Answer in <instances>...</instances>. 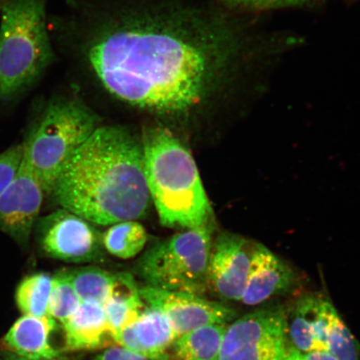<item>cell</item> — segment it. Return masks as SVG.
<instances>
[{
    "mask_svg": "<svg viewBox=\"0 0 360 360\" xmlns=\"http://www.w3.org/2000/svg\"><path fill=\"white\" fill-rule=\"evenodd\" d=\"M253 249L245 238L236 233L219 235L211 250L207 290L222 300L241 301Z\"/></svg>",
    "mask_w": 360,
    "mask_h": 360,
    "instance_id": "11",
    "label": "cell"
},
{
    "mask_svg": "<svg viewBox=\"0 0 360 360\" xmlns=\"http://www.w3.org/2000/svg\"><path fill=\"white\" fill-rule=\"evenodd\" d=\"M224 1L236 4H254V6H282L300 3L304 0H224Z\"/></svg>",
    "mask_w": 360,
    "mask_h": 360,
    "instance_id": "27",
    "label": "cell"
},
{
    "mask_svg": "<svg viewBox=\"0 0 360 360\" xmlns=\"http://www.w3.org/2000/svg\"><path fill=\"white\" fill-rule=\"evenodd\" d=\"M45 193L24 160L15 177L0 195V231L27 246L37 224Z\"/></svg>",
    "mask_w": 360,
    "mask_h": 360,
    "instance_id": "10",
    "label": "cell"
},
{
    "mask_svg": "<svg viewBox=\"0 0 360 360\" xmlns=\"http://www.w3.org/2000/svg\"><path fill=\"white\" fill-rule=\"evenodd\" d=\"M52 278L45 273L32 274L24 278L16 290L18 307L24 315L44 316L49 314V299Z\"/></svg>",
    "mask_w": 360,
    "mask_h": 360,
    "instance_id": "21",
    "label": "cell"
},
{
    "mask_svg": "<svg viewBox=\"0 0 360 360\" xmlns=\"http://www.w3.org/2000/svg\"><path fill=\"white\" fill-rule=\"evenodd\" d=\"M229 323L202 326L180 336L174 341L176 360H218Z\"/></svg>",
    "mask_w": 360,
    "mask_h": 360,
    "instance_id": "18",
    "label": "cell"
},
{
    "mask_svg": "<svg viewBox=\"0 0 360 360\" xmlns=\"http://www.w3.org/2000/svg\"><path fill=\"white\" fill-rule=\"evenodd\" d=\"M48 0H8L0 24V101L20 96L56 60L47 28Z\"/></svg>",
    "mask_w": 360,
    "mask_h": 360,
    "instance_id": "4",
    "label": "cell"
},
{
    "mask_svg": "<svg viewBox=\"0 0 360 360\" xmlns=\"http://www.w3.org/2000/svg\"><path fill=\"white\" fill-rule=\"evenodd\" d=\"M89 360H172L169 354L160 355H145L134 352V351L128 349L111 346L107 348L102 353L96 355Z\"/></svg>",
    "mask_w": 360,
    "mask_h": 360,
    "instance_id": "25",
    "label": "cell"
},
{
    "mask_svg": "<svg viewBox=\"0 0 360 360\" xmlns=\"http://www.w3.org/2000/svg\"><path fill=\"white\" fill-rule=\"evenodd\" d=\"M8 0H0V11H2L4 4L7 3Z\"/></svg>",
    "mask_w": 360,
    "mask_h": 360,
    "instance_id": "29",
    "label": "cell"
},
{
    "mask_svg": "<svg viewBox=\"0 0 360 360\" xmlns=\"http://www.w3.org/2000/svg\"><path fill=\"white\" fill-rule=\"evenodd\" d=\"M36 233L49 258L68 263L98 262L103 258L102 233L96 225L65 209L38 219Z\"/></svg>",
    "mask_w": 360,
    "mask_h": 360,
    "instance_id": "8",
    "label": "cell"
},
{
    "mask_svg": "<svg viewBox=\"0 0 360 360\" xmlns=\"http://www.w3.org/2000/svg\"><path fill=\"white\" fill-rule=\"evenodd\" d=\"M286 346L285 309L270 306L229 323L218 360H282Z\"/></svg>",
    "mask_w": 360,
    "mask_h": 360,
    "instance_id": "7",
    "label": "cell"
},
{
    "mask_svg": "<svg viewBox=\"0 0 360 360\" xmlns=\"http://www.w3.org/2000/svg\"><path fill=\"white\" fill-rule=\"evenodd\" d=\"M334 305L321 295H306L285 314L286 340L301 352H327L326 339L330 315Z\"/></svg>",
    "mask_w": 360,
    "mask_h": 360,
    "instance_id": "12",
    "label": "cell"
},
{
    "mask_svg": "<svg viewBox=\"0 0 360 360\" xmlns=\"http://www.w3.org/2000/svg\"><path fill=\"white\" fill-rule=\"evenodd\" d=\"M145 307L131 274L117 273L110 298L103 304L112 338L136 321Z\"/></svg>",
    "mask_w": 360,
    "mask_h": 360,
    "instance_id": "17",
    "label": "cell"
},
{
    "mask_svg": "<svg viewBox=\"0 0 360 360\" xmlns=\"http://www.w3.org/2000/svg\"><path fill=\"white\" fill-rule=\"evenodd\" d=\"M0 360H6V359H4L3 357L2 358L0 357Z\"/></svg>",
    "mask_w": 360,
    "mask_h": 360,
    "instance_id": "30",
    "label": "cell"
},
{
    "mask_svg": "<svg viewBox=\"0 0 360 360\" xmlns=\"http://www.w3.org/2000/svg\"><path fill=\"white\" fill-rule=\"evenodd\" d=\"M212 232L210 222L155 243L139 260V276L156 289L204 295Z\"/></svg>",
    "mask_w": 360,
    "mask_h": 360,
    "instance_id": "6",
    "label": "cell"
},
{
    "mask_svg": "<svg viewBox=\"0 0 360 360\" xmlns=\"http://www.w3.org/2000/svg\"><path fill=\"white\" fill-rule=\"evenodd\" d=\"M81 302L103 305L110 298L116 274L96 266L66 270Z\"/></svg>",
    "mask_w": 360,
    "mask_h": 360,
    "instance_id": "20",
    "label": "cell"
},
{
    "mask_svg": "<svg viewBox=\"0 0 360 360\" xmlns=\"http://www.w3.org/2000/svg\"><path fill=\"white\" fill-rule=\"evenodd\" d=\"M62 326L64 351L96 350L115 344L103 305L82 302Z\"/></svg>",
    "mask_w": 360,
    "mask_h": 360,
    "instance_id": "16",
    "label": "cell"
},
{
    "mask_svg": "<svg viewBox=\"0 0 360 360\" xmlns=\"http://www.w3.org/2000/svg\"><path fill=\"white\" fill-rule=\"evenodd\" d=\"M22 157H24L22 143L8 148L0 154V195L15 177L20 168Z\"/></svg>",
    "mask_w": 360,
    "mask_h": 360,
    "instance_id": "24",
    "label": "cell"
},
{
    "mask_svg": "<svg viewBox=\"0 0 360 360\" xmlns=\"http://www.w3.org/2000/svg\"><path fill=\"white\" fill-rule=\"evenodd\" d=\"M101 121L96 112L79 97L57 96L47 102L22 142V160L45 193H52L71 158L100 127Z\"/></svg>",
    "mask_w": 360,
    "mask_h": 360,
    "instance_id": "5",
    "label": "cell"
},
{
    "mask_svg": "<svg viewBox=\"0 0 360 360\" xmlns=\"http://www.w3.org/2000/svg\"><path fill=\"white\" fill-rule=\"evenodd\" d=\"M2 356L6 360H35V359H25L20 356H17V355L6 352L4 351V354H2ZM42 360H75L73 359H67V358H63V357H58L53 359H42Z\"/></svg>",
    "mask_w": 360,
    "mask_h": 360,
    "instance_id": "28",
    "label": "cell"
},
{
    "mask_svg": "<svg viewBox=\"0 0 360 360\" xmlns=\"http://www.w3.org/2000/svg\"><path fill=\"white\" fill-rule=\"evenodd\" d=\"M326 347L327 353L337 360H360V344L342 321L335 306L330 315Z\"/></svg>",
    "mask_w": 360,
    "mask_h": 360,
    "instance_id": "23",
    "label": "cell"
},
{
    "mask_svg": "<svg viewBox=\"0 0 360 360\" xmlns=\"http://www.w3.org/2000/svg\"><path fill=\"white\" fill-rule=\"evenodd\" d=\"M148 193L160 222L188 229L212 221L213 210L191 152L167 129H146L141 138Z\"/></svg>",
    "mask_w": 360,
    "mask_h": 360,
    "instance_id": "3",
    "label": "cell"
},
{
    "mask_svg": "<svg viewBox=\"0 0 360 360\" xmlns=\"http://www.w3.org/2000/svg\"><path fill=\"white\" fill-rule=\"evenodd\" d=\"M57 321L51 315H22L4 337L6 352L25 359L42 360L60 357V352L51 343Z\"/></svg>",
    "mask_w": 360,
    "mask_h": 360,
    "instance_id": "14",
    "label": "cell"
},
{
    "mask_svg": "<svg viewBox=\"0 0 360 360\" xmlns=\"http://www.w3.org/2000/svg\"><path fill=\"white\" fill-rule=\"evenodd\" d=\"M295 273L285 261L262 245L254 246L249 276L241 301L256 306L289 290L295 282Z\"/></svg>",
    "mask_w": 360,
    "mask_h": 360,
    "instance_id": "13",
    "label": "cell"
},
{
    "mask_svg": "<svg viewBox=\"0 0 360 360\" xmlns=\"http://www.w3.org/2000/svg\"><path fill=\"white\" fill-rule=\"evenodd\" d=\"M139 292L147 307L167 317L176 339L202 326L229 323L237 316L235 309L202 295L150 286L141 288Z\"/></svg>",
    "mask_w": 360,
    "mask_h": 360,
    "instance_id": "9",
    "label": "cell"
},
{
    "mask_svg": "<svg viewBox=\"0 0 360 360\" xmlns=\"http://www.w3.org/2000/svg\"><path fill=\"white\" fill-rule=\"evenodd\" d=\"M114 340L121 347L153 356L167 354L166 351L173 346L176 336L163 313L147 307L136 321L115 335Z\"/></svg>",
    "mask_w": 360,
    "mask_h": 360,
    "instance_id": "15",
    "label": "cell"
},
{
    "mask_svg": "<svg viewBox=\"0 0 360 360\" xmlns=\"http://www.w3.org/2000/svg\"><path fill=\"white\" fill-rule=\"evenodd\" d=\"M52 195L61 208L96 225L143 218L151 198L141 139L123 126L101 125L71 158Z\"/></svg>",
    "mask_w": 360,
    "mask_h": 360,
    "instance_id": "2",
    "label": "cell"
},
{
    "mask_svg": "<svg viewBox=\"0 0 360 360\" xmlns=\"http://www.w3.org/2000/svg\"><path fill=\"white\" fill-rule=\"evenodd\" d=\"M58 35L81 79L174 119L204 110L231 84L241 47L232 21L197 0H72Z\"/></svg>",
    "mask_w": 360,
    "mask_h": 360,
    "instance_id": "1",
    "label": "cell"
},
{
    "mask_svg": "<svg viewBox=\"0 0 360 360\" xmlns=\"http://www.w3.org/2000/svg\"><path fill=\"white\" fill-rule=\"evenodd\" d=\"M108 227L102 233L103 245L115 257L132 259L145 249L148 233L137 220H125Z\"/></svg>",
    "mask_w": 360,
    "mask_h": 360,
    "instance_id": "19",
    "label": "cell"
},
{
    "mask_svg": "<svg viewBox=\"0 0 360 360\" xmlns=\"http://www.w3.org/2000/svg\"><path fill=\"white\" fill-rule=\"evenodd\" d=\"M282 360H337L330 354L323 351H314V352H301L291 346H286V349Z\"/></svg>",
    "mask_w": 360,
    "mask_h": 360,
    "instance_id": "26",
    "label": "cell"
},
{
    "mask_svg": "<svg viewBox=\"0 0 360 360\" xmlns=\"http://www.w3.org/2000/svg\"><path fill=\"white\" fill-rule=\"evenodd\" d=\"M81 303L66 270L56 274L52 278L49 295V315L63 325L77 311Z\"/></svg>",
    "mask_w": 360,
    "mask_h": 360,
    "instance_id": "22",
    "label": "cell"
}]
</instances>
